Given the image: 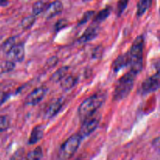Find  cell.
Wrapping results in <instances>:
<instances>
[{
  "label": "cell",
  "mask_w": 160,
  "mask_h": 160,
  "mask_svg": "<svg viewBox=\"0 0 160 160\" xmlns=\"http://www.w3.org/2000/svg\"><path fill=\"white\" fill-rule=\"evenodd\" d=\"M10 125V120L9 117L6 116H1L0 117V133L6 131L9 128Z\"/></svg>",
  "instance_id": "obj_21"
},
{
  "label": "cell",
  "mask_w": 160,
  "mask_h": 160,
  "mask_svg": "<svg viewBox=\"0 0 160 160\" xmlns=\"http://www.w3.org/2000/svg\"><path fill=\"white\" fill-rule=\"evenodd\" d=\"M16 38L14 37H11L9 38H8L7 40L5 42L4 45H3V50H4L5 52L8 53L9 52V50L16 45Z\"/></svg>",
  "instance_id": "obj_22"
},
{
  "label": "cell",
  "mask_w": 160,
  "mask_h": 160,
  "mask_svg": "<svg viewBox=\"0 0 160 160\" xmlns=\"http://www.w3.org/2000/svg\"><path fill=\"white\" fill-rule=\"evenodd\" d=\"M145 47V38L143 35H139L133 42L128 56V67L131 71L138 74L143 68V52Z\"/></svg>",
  "instance_id": "obj_1"
},
{
  "label": "cell",
  "mask_w": 160,
  "mask_h": 160,
  "mask_svg": "<svg viewBox=\"0 0 160 160\" xmlns=\"http://www.w3.org/2000/svg\"><path fill=\"white\" fill-rule=\"evenodd\" d=\"M35 20H36V17L34 15L28 16V17H24L21 21L22 28L25 30L30 29V28L34 25Z\"/></svg>",
  "instance_id": "obj_19"
},
{
  "label": "cell",
  "mask_w": 160,
  "mask_h": 160,
  "mask_svg": "<svg viewBox=\"0 0 160 160\" xmlns=\"http://www.w3.org/2000/svg\"><path fill=\"white\" fill-rule=\"evenodd\" d=\"M98 28H95V27H90L84 31V34L80 38L79 42L80 43H87V42H90V41L93 40L95 38H96V36L98 35Z\"/></svg>",
  "instance_id": "obj_12"
},
{
  "label": "cell",
  "mask_w": 160,
  "mask_h": 160,
  "mask_svg": "<svg viewBox=\"0 0 160 160\" xmlns=\"http://www.w3.org/2000/svg\"><path fill=\"white\" fill-rule=\"evenodd\" d=\"M48 4V3L45 0H39V1L36 2L32 8L33 15H34L36 17V16L39 15L42 12H44L45 9H46Z\"/></svg>",
  "instance_id": "obj_16"
},
{
  "label": "cell",
  "mask_w": 160,
  "mask_h": 160,
  "mask_svg": "<svg viewBox=\"0 0 160 160\" xmlns=\"http://www.w3.org/2000/svg\"><path fill=\"white\" fill-rule=\"evenodd\" d=\"M9 2V0H0V6H6Z\"/></svg>",
  "instance_id": "obj_31"
},
{
  "label": "cell",
  "mask_w": 160,
  "mask_h": 160,
  "mask_svg": "<svg viewBox=\"0 0 160 160\" xmlns=\"http://www.w3.org/2000/svg\"><path fill=\"white\" fill-rule=\"evenodd\" d=\"M58 62V59L57 57H52L51 59H49L48 60V62H47V64L48 65V67H54V66H56V64H57Z\"/></svg>",
  "instance_id": "obj_30"
},
{
  "label": "cell",
  "mask_w": 160,
  "mask_h": 160,
  "mask_svg": "<svg viewBox=\"0 0 160 160\" xmlns=\"http://www.w3.org/2000/svg\"><path fill=\"white\" fill-rule=\"evenodd\" d=\"M78 78H76L75 76H70L65 77L61 81V87L63 88L64 90H70V89L73 88L77 84H78Z\"/></svg>",
  "instance_id": "obj_14"
},
{
  "label": "cell",
  "mask_w": 160,
  "mask_h": 160,
  "mask_svg": "<svg viewBox=\"0 0 160 160\" xmlns=\"http://www.w3.org/2000/svg\"><path fill=\"white\" fill-rule=\"evenodd\" d=\"M8 98H9V94L0 91V106L7 100Z\"/></svg>",
  "instance_id": "obj_28"
},
{
  "label": "cell",
  "mask_w": 160,
  "mask_h": 160,
  "mask_svg": "<svg viewBox=\"0 0 160 160\" xmlns=\"http://www.w3.org/2000/svg\"><path fill=\"white\" fill-rule=\"evenodd\" d=\"M83 1H85V2H87V1H89V0H83Z\"/></svg>",
  "instance_id": "obj_32"
},
{
  "label": "cell",
  "mask_w": 160,
  "mask_h": 160,
  "mask_svg": "<svg viewBox=\"0 0 160 160\" xmlns=\"http://www.w3.org/2000/svg\"><path fill=\"white\" fill-rule=\"evenodd\" d=\"M110 12H111V9L109 7H106L105 8V9H102V10L97 14L96 17H95V21L98 22V23L103 21V20H105L108 17H109Z\"/></svg>",
  "instance_id": "obj_20"
},
{
  "label": "cell",
  "mask_w": 160,
  "mask_h": 160,
  "mask_svg": "<svg viewBox=\"0 0 160 160\" xmlns=\"http://www.w3.org/2000/svg\"><path fill=\"white\" fill-rule=\"evenodd\" d=\"M68 25V21L65 19H61V20H58L56 23V26H55V29L56 31H59L60 30L63 29L66 27Z\"/></svg>",
  "instance_id": "obj_26"
},
{
  "label": "cell",
  "mask_w": 160,
  "mask_h": 160,
  "mask_svg": "<svg viewBox=\"0 0 160 160\" xmlns=\"http://www.w3.org/2000/svg\"><path fill=\"white\" fill-rule=\"evenodd\" d=\"M48 88L45 86H42L33 90L25 99V103L29 106H35L40 102L47 93Z\"/></svg>",
  "instance_id": "obj_7"
},
{
  "label": "cell",
  "mask_w": 160,
  "mask_h": 160,
  "mask_svg": "<svg viewBox=\"0 0 160 160\" xmlns=\"http://www.w3.org/2000/svg\"><path fill=\"white\" fill-rule=\"evenodd\" d=\"M23 156H24V149L23 148H20L14 152L9 160H22Z\"/></svg>",
  "instance_id": "obj_25"
},
{
  "label": "cell",
  "mask_w": 160,
  "mask_h": 160,
  "mask_svg": "<svg viewBox=\"0 0 160 160\" xmlns=\"http://www.w3.org/2000/svg\"><path fill=\"white\" fill-rule=\"evenodd\" d=\"M105 101V96L102 94H95L84 100L78 109L79 116L82 120L92 117L99 109Z\"/></svg>",
  "instance_id": "obj_3"
},
{
  "label": "cell",
  "mask_w": 160,
  "mask_h": 160,
  "mask_svg": "<svg viewBox=\"0 0 160 160\" xmlns=\"http://www.w3.org/2000/svg\"><path fill=\"white\" fill-rule=\"evenodd\" d=\"M63 5L59 0H56L51 3H48L46 9L44 11V17L46 19H51L62 12Z\"/></svg>",
  "instance_id": "obj_9"
},
{
  "label": "cell",
  "mask_w": 160,
  "mask_h": 160,
  "mask_svg": "<svg viewBox=\"0 0 160 160\" xmlns=\"http://www.w3.org/2000/svg\"><path fill=\"white\" fill-rule=\"evenodd\" d=\"M81 138L78 134L72 135L62 145L59 150L58 157L59 160H69L78 149L81 144Z\"/></svg>",
  "instance_id": "obj_4"
},
{
  "label": "cell",
  "mask_w": 160,
  "mask_h": 160,
  "mask_svg": "<svg viewBox=\"0 0 160 160\" xmlns=\"http://www.w3.org/2000/svg\"><path fill=\"white\" fill-rule=\"evenodd\" d=\"M14 67H15V63H14V62H12V61L11 60H8L3 64L2 68V70L4 72H9L13 70Z\"/></svg>",
  "instance_id": "obj_27"
},
{
  "label": "cell",
  "mask_w": 160,
  "mask_h": 160,
  "mask_svg": "<svg viewBox=\"0 0 160 160\" xmlns=\"http://www.w3.org/2000/svg\"><path fill=\"white\" fill-rule=\"evenodd\" d=\"M9 60L12 62H22L25 57L24 45L23 43L15 45L7 53Z\"/></svg>",
  "instance_id": "obj_8"
},
{
  "label": "cell",
  "mask_w": 160,
  "mask_h": 160,
  "mask_svg": "<svg viewBox=\"0 0 160 160\" xmlns=\"http://www.w3.org/2000/svg\"><path fill=\"white\" fill-rule=\"evenodd\" d=\"M160 88V75H154L147 78L141 85L140 92L142 94H148Z\"/></svg>",
  "instance_id": "obj_6"
},
{
  "label": "cell",
  "mask_w": 160,
  "mask_h": 160,
  "mask_svg": "<svg viewBox=\"0 0 160 160\" xmlns=\"http://www.w3.org/2000/svg\"><path fill=\"white\" fill-rule=\"evenodd\" d=\"M98 124H99V119L97 117H94V115H92V117H88L87 119L84 120V123L80 128L78 134L81 138L88 137L95 131Z\"/></svg>",
  "instance_id": "obj_5"
},
{
  "label": "cell",
  "mask_w": 160,
  "mask_h": 160,
  "mask_svg": "<svg viewBox=\"0 0 160 160\" xmlns=\"http://www.w3.org/2000/svg\"><path fill=\"white\" fill-rule=\"evenodd\" d=\"M129 0H119L118 4H117V14L118 16H120L124 10L126 9L128 6Z\"/></svg>",
  "instance_id": "obj_23"
},
{
  "label": "cell",
  "mask_w": 160,
  "mask_h": 160,
  "mask_svg": "<svg viewBox=\"0 0 160 160\" xmlns=\"http://www.w3.org/2000/svg\"><path fill=\"white\" fill-rule=\"evenodd\" d=\"M64 101L62 98H59V99L56 100L53 102H52L50 104L49 106H48V108L46 109L45 112V116L46 118H52L54 116H56V114L59 113V112L60 111V109H62V107L63 106Z\"/></svg>",
  "instance_id": "obj_10"
},
{
  "label": "cell",
  "mask_w": 160,
  "mask_h": 160,
  "mask_svg": "<svg viewBox=\"0 0 160 160\" xmlns=\"http://www.w3.org/2000/svg\"><path fill=\"white\" fill-rule=\"evenodd\" d=\"M128 67V53L124 55H121L115 59L112 63V67L115 72L119 71L123 67Z\"/></svg>",
  "instance_id": "obj_13"
},
{
  "label": "cell",
  "mask_w": 160,
  "mask_h": 160,
  "mask_svg": "<svg viewBox=\"0 0 160 160\" xmlns=\"http://www.w3.org/2000/svg\"><path fill=\"white\" fill-rule=\"evenodd\" d=\"M94 15H95V12H94V11L89 10L88 11V12H86L84 14V16L82 17L81 20L79 21V24L82 25L84 24L85 23H87L92 17H93Z\"/></svg>",
  "instance_id": "obj_24"
},
{
  "label": "cell",
  "mask_w": 160,
  "mask_h": 160,
  "mask_svg": "<svg viewBox=\"0 0 160 160\" xmlns=\"http://www.w3.org/2000/svg\"><path fill=\"white\" fill-rule=\"evenodd\" d=\"M42 149L41 147H37L30 152L26 157V160H41L42 158Z\"/></svg>",
  "instance_id": "obj_18"
},
{
  "label": "cell",
  "mask_w": 160,
  "mask_h": 160,
  "mask_svg": "<svg viewBox=\"0 0 160 160\" xmlns=\"http://www.w3.org/2000/svg\"><path fill=\"white\" fill-rule=\"evenodd\" d=\"M152 145L153 148H154L155 149L160 151V136L159 137L156 138L152 141Z\"/></svg>",
  "instance_id": "obj_29"
},
{
  "label": "cell",
  "mask_w": 160,
  "mask_h": 160,
  "mask_svg": "<svg viewBox=\"0 0 160 160\" xmlns=\"http://www.w3.org/2000/svg\"><path fill=\"white\" fill-rule=\"evenodd\" d=\"M159 75H160V73H159Z\"/></svg>",
  "instance_id": "obj_33"
},
{
  "label": "cell",
  "mask_w": 160,
  "mask_h": 160,
  "mask_svg": "<svg viewBox=\"0 0 160 160\" xmlns=\"http://www.w3.org/2000/svg\"><path fill=\"white\" fill-rule=\"evenodd\" d=\"M69 70L68 67H62L59 68V70H56L51 77V81H55V82H59L61 81L67 75V72Z\"/></svg>",
  "instance_id": "obj_15"
},
{
  "label": "cell",
  "mask_w": 160,
  "mask_h": 160,
  "mask_svg": "<svg viewBox=\"0 0 160 160\" xmlns=\"http://www.w3.org/2000/svg\"><path fill=\"white\" fill-rule=\"evenodd\" d=\"M137 73L130 70L120 78L114 89L113 99L120 101L128 96L134 88Z\"/></svg>",
  "instance_id": "obj_2"
},
{
  "label": "cell",
  "mask_w": 160,
  "mask_h": 160,
  "mask_svg": "<svg viewBox=\"0 0 160 160\" xmlns=\"http://www.w3.org/2000/svg\"><path fill=\"white\" fill-rule=\"evenodd\" d=\"M43 135H44L43 127H42V125H38V126L34 127L31 133V135H30L28 143H29L30 145H34V144H36L37 142H38L42 138H43Z\"/></svg>",
  "instance_id": "obj_11"
},
{
  "label": "cell",
  "mask_w": 160,
  "mask_h": 160,
  "mask_svg": "<svg viewBox=\"0 0 160 160\" xmlns=\"http://www.w3.org/2000/svg\"><path fill=\"white\" fill-rule=\"evenodd\" d=\"M152 0H140L138 4L137 8V16L142 17L151 5Z\"/></svg>",
  "instance_id": "obj_17"
}]
</instances>
